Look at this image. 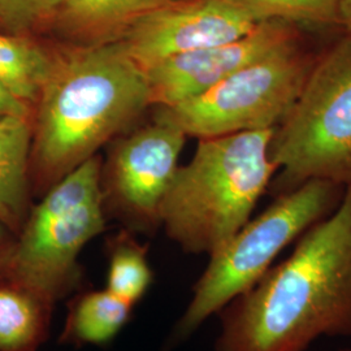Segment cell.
<instances>
[{"mask_svg":"<svg viewBox=\"0 0 351 351\" xmlns=\"http://www.w3.org/2000/svg\"><path fill=\"white\" fill-rule=\"evenodd\" d=\"M150 106L145 71L119 43L56 45L33 121L30 156L40 186L52 188Z\"/></svg>","mask_w":351,"mask_h":351,"instance_id":"2","label":"cell"},{"mask_svg":"<svg viewBox=\"0 0 351 351\" xmlns=\"http://www.w3.org/2000/svg\"><path fill=\"white\" fill-rule=\"evenodd\" d=\"M219 315L216 351H306L320 337L351 339V184L289 258Z\"/></svg>","mask_w":351,"mask_h":351,"instance_id":"1","label":"cell"},{"mask_svg":"<svg viewBox=\"0 0 351 351\" xmlns=\"http://www.w3.org/2000/svg\"><path fill=\"white\" fill-rule=\"evenodd\" d=\"M30 114H32V106L17 98L0 82V117H7V116L30 117Z\"/></svg>","mask_w":351,"mask_h":351,"instance_id":"19","label":"cell"},{"mask_svg":"<svg viewBox=\"0 0 351 351\" xmlns=\"http://www.w3.org/2000/svg\"><path fill=\"white\" fill-rule=\"evenodd\" d=\"M62 0H0V30L7 34L26 33L47 25Z\"/></svg>","mask_w":351,"mask_h":351,"instance_id":"18","label":"cell"},{"mask_svg":"<svg viewBox=\"0 0 351 351\" xmlns=\"http://www.w3.org/2000/svg\"><path fill=\"white\" fill-rule=\"evenodd\" d=\"M304 39L303 26L271 19L234 40L168 58L145 71L151 106L171 107L190 101L242 68Z\"/></svg>","mask_w":351,"mask_h":351,"instance_id":"10","label":"cell"},{"mask_svg":"<svg viewBox=\"0 0 351 351\" xmlns=\"http://www.w3.org/2000/svg\"><path fill=\"white\" fill-rule=\"evenodd\" d=\"M101 181L94 155L45 193L16 239L7 276L52 306L78 288V255L106 229Z\"/></svg>","mask_w":351,"mask_h":351,"instance_id":"6","label":"cell"},{"mask_svg":"<svg viewBox=\"0 0 351 351\" xmlns=\"http://www.w3.org/2000/svg\"><path fill=\"white\" fill-rule=\"evenodd\" d=\"M52 304L0 277V351H36L47 335Z\"/></svg>","mask_w":351,"mask_h":351,"instance_id":"13","label":"cell"},{"mask_svg":"<svg viewBox=\"0 0 351 351\" xmlns=\"http://www.w3.org/2000/svg\"><path fill=\"white\" fill-rule=\"evenodd\" d=\"M32 141L30 117L0 119V221L19 233L27 213Z\"/></svg>","mask_w":351,"mask_h":351,"instance_id":"12","label":"cell"},{"mask_svg":"<svg viewBox=\"0 0 351 351\" xmlns=\"http://www.w3.org/2000/svg\"><path fill=\"white\" fill-rule=\"evenodd\" d=\"M247 10L261 21L280 19L310 26H337L339 11L343 0H230Z\"/></svg>","mask_w":351,"mask_h":351,"instance_id":"17","label":"cell"},{"mask_svg":"<svg viewBox=\"0 0 351 351\" xmlns=\"http://www.w3.org/2000/svg\"><path fill=\"white\" fill-rule=\"evenodd\" d=\"M276 198L310 180L351 184V33L323 49L301 97L269 143Z\"/></svg>","mask_w":351,"mask_h":351,"instance_id":"4","label":"cell"},{"mask_svg":"<svg viewBox=\"0 0 351 351\" xmlns=\"http://www.w3.org/2000/svg\"><path fill=\"white\" fill-rule=\"evenodd\" d=\"M186 134L177 126L154 117L113 149L101 188L104 210L136 229L159 226L164 195L178 168Z\"/></svg>","mask_w":351,"mask_h":351,"instance_id":"8","label":"cell"},{"mask_svg":"<svg viewBox=\"0 0 351 351\" xmlns=\"http://www.w3.org/2000/svg\"><path fill=\"white\" fill-rule=\"evenodd\" d=\"M259 23L230 0H175L137 19L116 43L147 71L175 55L234 40Z\"/></svg>","mask_w":351,"mask_h":351,"instance_id":"9","label":"cell"},{"mask_svg":"<svg viewBox=\"0 0 351 351\" xmlns=\"http://www.w3.org/2000/svg\"><path fill=\"white\" fill-rule=\"evenodd\" d=\"M175 0H62L47 25L64 45L95 46L117 42L143 14Z\"/></svg>","mask_w":351,"mask_h":351,"instance_id":"11","label":"cell"},{"mask_svg":"<svg viewBox=\"0 0 351 351\" xmlns=\"http://www.w3.org/2000/svg\"><path fill=\"white\" fill-rule=\"evenodd\" d=\"M108 258L106 289L134 306L152 282L147 247L141 245L128 230H123L108 241Z\"/></svg>","mask_w":351,"mask_h":351,"instance_id":"16","label":"cell"},{"mask_svg":"<svg viewBox=\"0 0 351 351\" xmlns=\"http://www.w3.org/2000/svg\"><path fill=\"white\" fill-rule=\"evenodd\" d=\"M12 229L0 221V277L7 276L8 265L11 262L16 239Z\"/></svg>","mask_w":351,"mask_h":351,"instance_id":"20","label":"cell"},{"mask_svg":"<svg viewBox=\"0 0 351 351\" xmlns=\"http://www.w3.org/2000/svg\"><path fill=\"white\" fill-rule=\"evenodd\" d=\"M275 129L199 139L164 195L159 223L190 254L211 256L242 226L276 175L269 158Z\"/></svg>","mask_w":351,"mask_h":351,"instance_id":"3","label":"cell"},{"mask_svg":"<svg viewBox=\"0 0 351 351\" xmlns=\"http://www.w3.org/2000/svg\"><path fill=\"white\" fill-rule=\"evenodd\" d=\"M345 188L326 180H310L276 197L267 210L242 226L210 256L176 326V341L193 335L210 316L258 282L281 251L339 207Z\"/></svg>","mask_w":351,"mask_h":351,"instance_id":"5","label":"cell"},{"mask_svg":"<svg viewBox=\"0 0 351 351\" xmlns=\"http://www.w3.org/2000/svg\"><path fill=\"white\" fill-rule=\"evenodd\" d=\"M132 310V303L107 289L86 291L72 303L60 339L75 345L107 343L125 326Z\"/></svg>","mask_w":351,"mask_h":351,"instance_id":"14","label":"cell"},{"mask_svg":"<svg viewBox=\"0 0 351 351\" xmlns=\"http://www.w3.org/2000/svg\"><path fill=\"white\" fill-rule=\"evenodd\" d=\"M339 351H351V349H341Z\"/></svg>","mask_w":351,"mask_h":351,"instance_id":"22","label":"cell"},{"mask_svg":"<svg viewBox=\"0 0 351 351\" xmlns=\"http://www.w3.org/2000/svg\"><path fill=\"white\" fill-rule=\"evenodd\" d=\"M0 119H3V117H0Z\"/></svg>","mask_w":351,"mask_h":351,"instance_id":"23","label":"cell"},{"mask_svg":"<svg viewBox=\"0 0 351 351\" xmlns=\"http://www.w3.org/2000/svg\"><path fill=\"white\" fill-rule=\"evenodd\" d=\"M339 27L351 33V0H343L339 7Z\"/></svg>","mask_w":351,"mask_h":351,"instance_id":"21","label":"cell"},{"mask_svg":"<svg viewBox=\"0 0 351 351\" xmlns=\"http://www.w3.org/2000/svg\"><path fill=\"white\" fill-rule=\"evenodd\" d=\"M320 52L304 39L190 101L158 107L155 117L198 139L276 129L300 99Z\"/></svg>","mask_w":351,"mask_h":351,"instance_id":"7","label":"cell"},{"mask_svg":"<svg viewBox=\"0 0 351 351\" xmlns=\"http://www.w3.org/2000/svg\"><path fill=\"white\" fill-rule=\"evenodd\" d=\"M53 47L27 36L0 33V82L34 106L50 73Z\"/></svg>","mask_w":351,"mask_h":351,"instance_id":"15","label":"cell"}]
</instances>
